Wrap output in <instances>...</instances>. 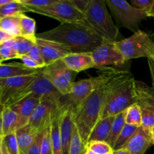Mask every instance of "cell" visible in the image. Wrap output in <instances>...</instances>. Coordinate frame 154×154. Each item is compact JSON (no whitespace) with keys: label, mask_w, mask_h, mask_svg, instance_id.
Returning <instances> with one entry per match:
<instances>
[{"label":"cell","mask_w":154,"mask_h":154,"mask_svg":"<svg viewBox=\"0 0 154 154\" xmlns=\"http://www.w3.org/2000/svg\"><path fill=\"white\" fill-rule=\"evenodd\" d=\"M87 149V145L83 142L78 134V129L75 126L69 154H85Z\"/></svg>","instance_id":"32"},{"label":"cell","mask_w":154,"mask_h":154,"mask_svg":"<svg viewBox=\"0 0 154 154\" xmlns=\"http://www.w3.org/2000/svg\"><path fill=\"white\" fill-rule=\"evenodd\" d=\"M112 154H131L129 153V151L128 150H126V148H122L120 150H113Z\"/></svg>","instance_id":"43"},{"label":"cell","mask_w":154,"mask_h":154,"mask_svg":"<svg viewBox=\"0 0 154 154\" xmlns=\"http://www.w3.org/2000/svg\"><path fill=\"white\" fill-rule=\"evenodd\" d=\"M2 109H3V107L1 104V99H0V114H1L2 111Z\"/></svg>","instance_id":"51"},{"label":"cell","mask_w":154,"mask_h":154,"mask_svg":"<svg viewBox=\"0 0 154 154\" xmlns=\"http://www.w3.org/2000/svg\"><path fill=\"white\" fill-rule=\"evenodd\" d=\"M40 70L33 75H21L0 80V99L3 108L5 107L7 102L14 95L38 76Z\"/></svg>","instance_id":"13"},{"label":"cell","mask_w":154,"mask_h":154,"mask_svg":"<svg viewBox=\"0 0 154 154\" xmlns=\"http://www.w3.org/2000/svg\"><path fill=\"white\" fill-rule=\"evenodd\" d=\"M147 63H148L149 69H150V74H151L152 81H153V86L154 90V58L147 59Z\"/></svg>","instance_id":"41"},{"label":"cell","mask_w":154,"mask_h":154,"mask_svg":"<svg viewBox=\"0 0 154 154\" xmlns=\"http://www.w3.org/2000/svg\"><path fill=\"white\" fill-rule=\"evenodd\" d=\"M20 17V36L36 42V23L35 20L24 14Z\"/></svg>","instance_id":"26"},{"label":"cell","mask_w":154,"mask_h":154,"mask_svg":"<svg viewBox=\"0 0 154 154\" xmlns=\"http://www.w3.org/2000/svg\"><path fill=\"white\" fill-rule=\"evenodd\" d=\"M114 44L126 61L141 57L154 58V42L148 34L141 30Z\"/></svg>","instance_id":"5"},{"label":"cell","mask_w":154,"mask_h":154,"mask_svg":"<svg viewBox=\"0 0 154 154\" xmlns=\"http://www.w3.org/2000/svg\"><path fill=\"white\" fill-rule=\"evenodd\" d=\"M0 29L14 38L20 36V14L14 15V16L2 17L0 19Z\"/></svg>","instance_id":"24"},{"label":"cell","mask_w":154,"mask_h":154,"mask_svg":"<svg viewBox=\"0 0 154 154\" xmlns=\"http://www.w3.org/2000/svg\"><path fill=\"white\" fill-rule=\"evenodd\" d=\"M42 133H39L32 145L29 147L26 154H41V142H42Z\"/></svg>","instance_id":"40"},{"label":"cell","mask_w":154,"mask_h":154,"mask_svg":"<svg viewBox=\"0 0 154 154\" xmlns=\"http://www.w3.org/2000/svg\"><path fill=\"white\" fill-rule=\"evenodd\" d=\"M85 154H96V153H95L93 151V150H90V149L87 148V151H86Z\"/></svg>","instance_id":"49"},{"label":"cell","mask_w":154,"mask_h":154,"mask_svg":"<svg viewBox=\"0 0 154 154\" xmlns=\"http://www.w3.org/2000/svg\"><path fill=\"white\" fill-rule=\"evenodd\" d=\"M2 62H4V61H3L1 55H0V65H1V64H2Z\"/></svg>","instance_id":"52"},{"label":"cell","mask_w":154,"mask_h":154,"mask_svg":"<svg viewBox=\"0 0 154 154\" xmlns=\"http://www.w3.org/2000/svg\"><path fill=\"white\" fill-rule=\"evenodd\" d=\"M15 46H16L17 51L19 58L22 56L26 55L33 46L35 45L36 42H32L28 38L22 37V36H17L14 37Z\"/></svg>","instance_id":"31"},{"label":"cell","mask_w":154,"mask_h":154,"mask_svg":"<svg viewBox=\"0 0 154 154\" xmlns=\"http://www.w3.org/2000/svg\"><path fill=\"white\" fill-rule=\"evenodd\" d=\"M29 11L49 17L61 24H87L83 12L74 2V0H57L51 5L43 8H27Z\"/></svg>","instance_id":"4"},{"label":"cell","mask_w":154,"mask_h":154,"mask_svg":"<svg viewBox=\"0 0 154 154\" xmlns=\"http://www.w3.org/2000/svg\"><path fill=\"white\" fill-rule=\"evenodd\" d=\"M111 154H112V153H111Z\"/></svg>","instance_id":"56"},{"label":"cell","mask_w":154,"mask_h":154,"mask_svg":"<svg viewBox=\"0 0 154 154\" xmlns=\"http://www.w3.org/2000/svg\"><path fill=\"white\" fill-rule=\"evenodd\" d=\"M12 36H11L10 35H8V33L5 32L4 31H2V29H0V45H1L2 43H3L4 42H5V41L8 40V39L10 38H12Z\"/></svg>","instance_id":"42"},{"label":"cell","mask_w":154,"mask_h":154,"mask_svg":"<svg viewBox=\"0 0 154 154\" xmlns=\"http://www.w3.org/2000/svg\"><path fill=\"white\" fill-rule=\"evenodd\" d=\"M152 144L150 131L139 126L124 148L129 150L131 154H145Z\"/></svg>","instance_id":"16"},{"label":"cell","mask_w":154,"mask_h":154,"mask_svg":"<svg viewBox=\"0 0 154 154\" xmlns=\"http://www.w3.org/2000/svg\"><path fill=\"white\" fill-rule=\"evenodd\" d=\"M63 102L62 100L55 105L51 123V135L54 154H62L61 134H60V114Z\"/></svg>","instance_id":"19"},{"label":"cell","mask_w":154,"mask_h":154,"mask_svg":"<svg viewBox=\"0 0 154 154\" xmlns=\"http://www.w3.org/2000/svg\"><path fill=\"white\" fill-rule=\"evenodd\" d=\"M87 24L105 42L115 43L120 35L119 28L108 12L105 0H87L83 10Z\"/></svg>","instance_id":"3"},{"label":"cell","mask_w":154,"mask_h":154,"mask_svg":"<svg viewBox=\"0 0 154 154\" xmlns=\"http://www.w3.org/2000/svg\"><path fill=\"white\" fill-rule=\"evenodd\" d=\"M150 134H151L152 142H153V144L154 145V128L151 130V132H150Z\"/></svg>","instance_id":"48"},{"label":"cell","mask_w":154,"mask_h":154,"mask_svg":"<svg viewBox=\"0 0 154 154\" xmlns=\"http://www.w3.org/2000/svg\"><path fill=\"white\" fill-rule=\"evenodd\" d=\"M109 8L118 28L124 27L133 32L139 31L141 22L149 17V14L136 8L125 0H107Z\"/></svg>","instance_id":"6"},{"label":"cell","mask_w":154,"mask_h":154,"mask_svg":"<svg viewBox=\"0 0 154 154\" xmlns=\"http://www.w3.org/2000/svg\"><path fill=\"white\" fill-rule=\"evenodd\" d=\"M75 106L69 100L63 103L60 114V134H61L62 154H69L71 143L75 129Z\"/></svg>","instance_id":"12"},{"label":"cell","mask_w":154,"mask_h":154,"mask_svg":"<svg viewBox=\"0 0 154 154\" xmlns=\"http://www.w3.org/2000/svg\"><path fill=\"white\" fill-rule=\"evenodd\" d=\"M108 81L93 92L75 109L74 122L75 127L86 145L88 144L92 131L102 117L106 103Z\"/></svg>","instance_id":"2"},{"label":"cell","mask_w":154,"mask_h":154,"mask_svg":"<svg viewBox=\"0 0 154 154\" xmlns=\"http://www.w3.org/2000/svg\"><path fill=\"white\" fill-rule=\"evenodd\" d=\"M20 60L22 61V63L27 67L28 69H33V70H39V69H42V66L38 64V63H36L35 60H33L32 59L30 58L29 56L24 55L22 57H20Z\"/></svg>","instance_id":"39"},{"label":"cell","mask_w":154,"mask_h":154,"mask_svg":"<svg viewBox=\"0 0 154 154\" xmlns=\"http://www.w3.org/2000/svg\"><path fill=\"white\" fill-rule=\"evenodd\" d=\"M0 19H1V17H0Z\"/></svg>","instance_id":"55"},{"label":"cell","mask_w":154,"mask_h":154,"mask_svg":"<svg viewBox=\"0 0 154 154\" xmlns=\"http://www.w3.org/2000/svg\"><path fill=\"white\" fill-rule=\"evenodd\" d=\"M131 5L139 10L149 14L154 5V0H131Z\"/></svg>","instance_id":"36"},{"label":"cell","mask_w":154,"mask_h":154,"mask_svg":"<svg viewBox=\"0 0 154 154\" xmlns=\"http://www.w3.org/2000/svg\"><path fill=\"white\" fill-rule=\"evenodd\" d=\"M28 97L42 99L44 98L61 99L63 96L45 78L41 69L38 76L30 82L28 85L20 90L16 94L14 95L7 102L5 107L11 106Z\"/></svg>","instance_id":"7"},{"label":"cell","mask_w":154,"mask_h":154,"mask_svg":"<svg viewBox=\"0 0 154 154\" xmlns=\"http://www.w3.org/2000/svg\"><path fill=\"white\" fill-rule=\"evenodd\" d=\"M2 142L3 136H0V154H2Z\"/></svg>","instance_id":"47"},{"label":"cell","mask_w":154,"mask_h":154,"mask_svg":"<svg viewBox=\"0 0 154 154\" xmlns=\"http://www.w3.org/2000/svg\"><path fill=\"white\" fill-rule=\"evenodd\" d=\"M0 17H2V8H0Z\"/></svg>","instance_id":"53"},{"label":"cell","mask_w":154,"mask_h":154,"mask_svg":"<svg viewBox=\"0 0 154 154\" xmlns=\"http://www.w3.org/2000/svg\"><path fill=\"white\" fill-rule=\"evenodd\" d=\"M3 136L16 132L18 129L29 124L28 119L18 115L10 107H4L2 111Z\"/></svg>","instance_id":"17"},{"label":"cell","mask_w":154,"mask_h":154,"mask_svg":"<svg viewBox=\"0 0 154 154\" xmlns=\"http://www.w3.org/2000/svg\"><path fill=\"white\" fill-rule=\"evenodd\" d=\"M0 136H3V135H2V113L0 114Z\"/></svg>","instance_id":"45"},{"label":"cell","mask_w":154,"mask_h":154,"mask_svg":"<svg viewBox=\"0 0 154 154\" xmlns=\"http://www.w3.org/2000/svg\"><path fill=\"white\" fill-rule=\"evenodd\" d=\"M153 14H154V5H153V8H152L151 11H150V17H152Z\"/></svg>","instance_id":"50"},{"label":"cell","mask_w":154,"mask_h":154,"mask_svg":"<svg viewBox=\"0 0 154 154\" xmlns=\"http://www.w3.org/2000/svg\"><path fill=\"white\" fill-rule=\"evenodd\" d=\"M141 111V126L151 132L154 128V90L145 84H140V97L138 102Z\"/></svg>","instance_id":"14"},{"label":"cell","mask_w":154,"mask_h":154,"mask_svg":"<svg viewBox=\"0 0 154 154\" xmlns=\"http://www.w3.org/2000/svg\"><path fill=\"white\" fill-rule=\"evenodd\" d=\"M36 38L61 44L75 54L92 53L105 42L88 24L83 23L60 24L36 34Z\"/></svg>","instance_id":"1"},{"label":"cell","mask_w":154,"mask_h":154,"mask_svg":"<svg viewBox=\"0 0 154 154\" xmlns=\"http://www.w3.org/2000/svg\"><path fill=\"white\" fill-rule=\"evenodd\" d=\"M26 55L29 56L30 58L32 59L33 60H35L36 63H38V64L42 66V69L46 66H45V61H44V60H43V57H42V53H41L40 49H39L38 46L37 44L36 43H35V45L32 48V49L30 50L29 52Z\"/></svg>","instance_id":"38"},{"label":"cell","mask_w":154,"mask_h":154,"mask_svg":"<svg viewBox=\"0 0 154 154\" xmlns=\"http://www.w3.org/2000/svg\"><path fill=\"white\" fill-rule=\"evenodd\" d=\"M87 148L96 154H111L113 148L106 141H90L87 144Z\"/></svg>","instance_id":"35"},{"label":"cell","mask_w":154,"mask_h":154,"mask_svg":"<svg viewBox=\"0 0 154 154\" xmlns=\"http://www.w3.org/2000/svg\"><path fill=\"white\" fill-rule=\"evenodd\" d=\"M36 44L40 49L46 66L62 60L66 56L72 54L64 45L52 41L37 38Z\"/></svg>","instance_id":"15"},{"label":"cell","mask_w":154,"mask_h":154,"mask_svg":"<svg viewBox=\"0 0 154 154\" xmlns=\"http://www.w3.org/2000/svg\"><path fill=\"white\" fill-rule=\"evenodd\" d=\"M41 154H54L51 135V124L42 132Z\"/></svg>","instance_id":"33"},{"label":"cell","mask_w":154,"mask_h":154,"mask_svg":"<svg viewBox=\"0 0 154 154\" xmlns=\"http://www.w3.org/2000/svg\"><path fill=\"white\" fill-rule=\"evenodd\" d=\"M114 117L115 116H111L101 119L92 131L88 143L90 141H106L111 132Z\"/></svg>","instance_id":"21"},{"label":"cell","mask_w":154,"mask_h":154,"mask_svg":"<svg viewBox=\"0 0 154 154\" xmlns=\"http://www.w3.org/2000/svg\"><path fill=\"white\" fill-rule=\"evenodd\" d=\"M62 60L69 69L76 73L96 68L91 53H72Z\"/></svg>","instance_id":"18"},{"label":"cell","mask_w":154,"mask_h":154,"mask_svg":"<svg viewBox=\"0 0 154 154\" xmlns=\"http://www.w3.org/2000/svg\"><path fill=\"white\" fill-rule=\"evenodd\" d=\"M40 70V69H39ZM39 70H33L28 69L21 63H9V64L0 65V80L11 77L21 76V75H33Z\"/></svg>","instance_id":"22"},{"label":"cell","mask_w":154,"mask_h":154,"mask_svg":"<svg viewBox=\"0 0 154 154\" xmlns=\"http://www.w3.org/2000/svg\"><path fill=\"white\" fill-rule=\"evenodd\" d=\"M152 17H153L154 18V14H153V16H152Z\"/></svg>","instance_id":"54"},{"label":"cell","mask_w":154,"mask_h":154,"mask_svg":"<svg viewBox=\"0 0 154 154\" xmlns=\"http://www.w3.org/2000/svg\"><path fill=\"white\" fill-rule=\"evenodd\" d=\"M40 102L41 99L37 98L28 97L11 105L10 108L20 117L29 120L30 116L32 115Z\"/></svg>","instance_id":"23"},{"label":"cell","mask_w":154,"mask_h":154,"mask_svg":"<svg viewBox=\"0 0 154 154\" xmlns=\"http://www.w3.org/2000/svg\"><path fill=\"white\" fill-rule=\"evenodd\" d=\"M142 115L139 105L138 104L132 105L126 110V124L141 126Z\"/></svg>","instance_id":"30"},{"label":"cell","mask_w":154,"mask_h":154,"mask_svg":"<svg viewBox=\"0 0 154 154\" xmlns=\"http://www.w3.org/2000/svg\"><path fill=\"white\" fill-rule=\"evenodd\" d=\"M2 154H9L7 148H6L4 142H2Z\"/></svg>","instance_id":"46"},{"label":"cell","mask_w":154,"mask_h":154,"mask_svg":"<svg viewBox=\"0 0 154 154\" xmlns=\"http://www.w3.org/2000/svg\"><path fill=\"white\" fill-rule=\"evenodd\" d=\"M116 70L117 69L114 68H106L102 69V73L97 77L80 80L75 82L70 94L67 96L69 100L73 104L75 108L78 107L93 92L108 82L114 75Z\"/></svg>","instance_id":"8"},{"label":"cell","mask_w":154,"mask_h":154,"mask_svg":"<svg viewBox=\"0 0 154 154\" xmlns=\"http://www.w3.org/2000/svg\"><path fill=\"white\" fill-rule=\"evenodd\" d=\"M139 126H133V125L126 124L123 127V130L120 132V135L117 138L115 144H114L113 150H120V149L124 148L127 143L129 142V140L132 138L134 134L136 132Z\"/></svg>","instance_id":"27"},{"label":"cell","mask_w":154,"mask_h":154,"mask_svg":"<svg viewBox=\"0 0 154 154\" xmlns=\"http://www.w3.org/2000/svg\"><path fill=\"white\" fill-rule=\"evenodd\" d=\"M42 72L62 96H67L70 94L78 73L69 69L63 60L45 66L42 69Z\"/></svg>","instance_id":"9"},{"label":"cell","mask_w":154,"mask_h":154,"mask_svg":"<svg viewBox=\"0 0 154 154\" xmlns=\"http://www.w3.org/2000/svg\"><path fill=\"white\" fill-rule=\"evenodd\" d=\"M62 98H44L41 99L40 103L30 116L29 125L38 132L42 133L45 129L51 124L54 107L57 102L62 100Z\"/></svg>","instance_id":"11"},{"label":"cell","mask_w":154,"mask_h":154,"mask_svg":"<svg viewBox=\"0 0 154 154\" xmlns=\"http://www.w3.org/2000/svg\"><path fill=\"white\" fill-rule=\"evenodd\" d=\"M91 56L96 68L101 70L110 66H121L126 62L115 44L110 42H104L91 53Z\"/></svg>","instance_id":"10"},{"label":"cell","mask_w":154,"mask_h":154,"mask_svg":"<svg viewBox=\"0 0 154 154\" xmlns=\"http://www.w3.org/2000/svg\"><path fill=\"white\" fill-rule=\"evenodd\" d=\"M29 12V9L20 0H11L9 4L2 8V17L14 15Z\"/></svg>","instance_id":"29"},{"label":"cell","mask_w":154,"mask_h":154,"mask_svg":"<svg viewBox=\"0 0 154 154\" xmlns=\"http://www.w3.org/2000/svg\"><path fill=\"white\" fill-rule=\"evenodd\" d=\"M0 55L3 61L11 59H19L15 46L14 38L8 39L0 45Z\"/></svg>","instance_id":"28"},{"label":"cell","mask_w":154,"mask_h":154,"mask_svg":"<svg viewBox=\"0 0 154 154\" xmlns=\"http://www.w3.org/2000/svg\"><path fill=\"white\" fill-rule=\"evenodd\" d=\"M126 111H125L116 115L115 117H114V120L113 122L112 126H111V132H110L109 135H108V138L106 140V142L112 148L114 147V144H115L118 136L120 135V132H122L123 127L126 124Z\"/></svg>","instance_id":"25"},{"label":"cell","mask_w":154,"mask_h":154,"mask_svg":"<svg viewBox=\"0 0 154 154\" xmlns=\"http://www.w3.org/2000/svg\"><path fill=\"white\" fill-rule=\"evenodd\" d=\"M11 2V0H0V8H2L4 6L7 5Z\"/></svg>","instance_id":"44"},{"label":"cell","mask_w":154,"mask_h":154,"mask_svg":"<svg viewBox=\"0 0 154 154\" xmlns=\"http://www.w3.org/2000/svg\"><path fill=\"white\" fill-rule=\"evenodd\" d=\"M3 142L9 154H21L17 139L16 132L3 136Z\"/></svg>","instance_id":"34"},{"label":"cell","mask_w":154,"mask_h":154,"mask_svg":"<svg viewBox=\"0 0 154 154\" xmlns=\"http://www.w3.org/2000/svg\"><path fill=\"white\" fill-rule=\"evenodd\" d=\"M39 132L35 130L29 125L18 129L16 132L17 139L21 154H26L35 141Z\"/></svg>","instance_id":"20"},{"label":"cell","mask_w":154,"mask_h":154,"mask_svg":"<svg viewBox=\"0 0 154 154\" xmlns=\"http://www.w3.org/2000/svg\"><path fill=\"white\" fill-rule=\"evenodd\" d=\"M26 8H43L51 5L57 0H20Z\"/></svg>","instance_id":"37"}]
</instances>
